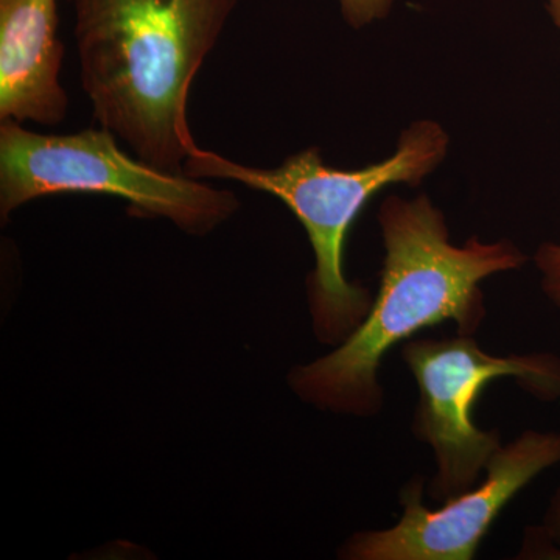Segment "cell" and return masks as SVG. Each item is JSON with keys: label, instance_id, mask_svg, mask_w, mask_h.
<instances>
[{"label": "cell", "instance_id": "cell-4", "mask_svg": "<svg viewBox=\"0 0 560 560\" xmlns=\"http://www.w3.org/2000/svg\"><path fill=\"white\" fill-rule=\"evenodd\" d=\"M98 194L120 198L132 212L172 221L180 231L202 235L238 209L232 191L209 186L140 161L121 150L105 128L72 135H40L13 120L0 125V213L38 198Z\"/></svg>", "mask_w": 560, "mask_h": 560}, {"label": "cell", "instance_id": "cell-3", "mask_svg": "<svg viewBox=\"0 0 560 560\" xmlns=\"http://www.w3.org/2000/svg\"><path fill=\"white\" fill-rule=\"evenodd\" d=\"M448 143L440 124L418 120L401 132L390 156L353 171L330 167L318 149L291 154L278 167L260 168L197 147L183 173L197 179L235 180L265 191L296 215L315 253V270L308 280L313 329L324 345H337L366 318L374 301L366 289L346 278L350 226L385 187L422 183L445 160Z\"/></svg>", "mask_w": 560, "mask_h": 560}, {"label": "cell", "instance_id": "cell-2", "mask_svg": "<svg viewBox=\"0 0 560 560\" xmlns=\"http://www.w3.org/2000/svg\"><path fill=\"white\" fill-rule=\"evenodd\" d=\"M237 0H75L80 81L98 127L140 161L183 173L187 102Z\"/></svg>", "mask_w": 560, "mask_h": 560}, {"label": "cell", "instance_id": "cell-5", "mask_svg": "<svg viewBox=\"0 0 560 560\" xmlns=\"http://www.w3.org/2000/svg\"><path fill=\"white\" fill-rule=\"evenodd\" d=\"M419 388L415 430L436 459L430 495L455 499L474 488L481 470L500 451L497 431L474 423V408L482 389L512 377L541 401L560 400V357L539 352L497 357L486 352L471 335L444 340H408L401 349Z\"/></svg>", "mask_w": 560, "mask_h": 560}, {"label": "cell", "instance_id": "cell-6", "mask_svg": "<svg viewBox=\"0 0 560 560\" xmlns=\"http://www.w3.org/2000/svg\"><path fill=\"white\" fill-rule=\"evenodd\" d=\"M560 464V433L528 430L490 458L485 480L441 510L422 503V480L401 492V514L393 528L363 530L346 545L355 560H470L515 495L541 471Z\"/></svg>", "mask_w": 560, "mask_h": 560}, {"label": "cell", "instance_id": "cell-9", "mask_svg": "<svg viewBox=\"0 0 560 560\" xmlns=\"http://www.w3.org/2000/svg\"><path fill=\"white\" fill-rule=\"evenodd\" d=\"M394 0H340L342 18L353 28L388 16Z\"/></svg>", "mask_w": 560, "mask_h": 560}, {"label": "cell", "instance_id": "cell-8", "mask_svg": "<svg viewBox=\"0 0 560 560\" xmlns=\"http://www.w3.org/2000/svg\"><path fill=\"white\" fill-rule=\"evenodd\" d=\"M534 261L540 272L545 296L560 311V243H541Z\"/></svg>", "mask_w": 560, "mask_h": 560}, {"label": "cell", "instance_id": "cell-11", "mask_svg": "<svg viewBox=\"0 0 560 560\" xmlns=\"http://www.w3.org/2000/svg\"><path fill=\"white\" fill-rule=\"evenodd\" d=\"M548 2V11H550L552 21L558 25L560 31V0H547Z\"/></svg>", "mask_w": 560, "mask_h": 560}, {"label": "cell", "instance_id": "cell-1", "mask_svg": "<svg viewBox=\"0 0 560 560\" xmlns=\"http://www.w3.org/2000/svg\"><path fill=\"white\" fill-rule=\"evenodd\" d=\"M378 223L385 259L370 313L334 352L296 368L290 377L294 393L308 404L359 418L382 411L377 372L390 348L445 320H453L459 335H474L486 316L482 280L526 261L506 241L471 237L453 245L444 213L425 195L385 198Z\"/></svg>", "mask_w": 560, "mask_h": 560}, {"label": "cell", "instance_id": "cell-10", "mask_svg": "<svg viewBox=\"0 0 560 560\" xmlns=\"http://www.w3.org/2000/svg\"><path fill=\"white\" fill-rule=\"evenodd\" d=\"M545 539L560 548V489L556 490L550 501L547 514L544 518V528H541Z\"/></svg>", "mask_w": 560, "mask_h": 560}, {"label": "cell", "instance_id": "cell-7", "mask_svg": "<svg viewBox=\"0 0 560 560\" xmlns=\"http://www.w3.org/2000/svg\"><path fill=\"white\" fill-rule=\"evenodd\" d=\"M57 0H0V121L61 124L65 46Z\"/></svg>", "mask_w": 560, "mask_h": 560}]
</instances>
